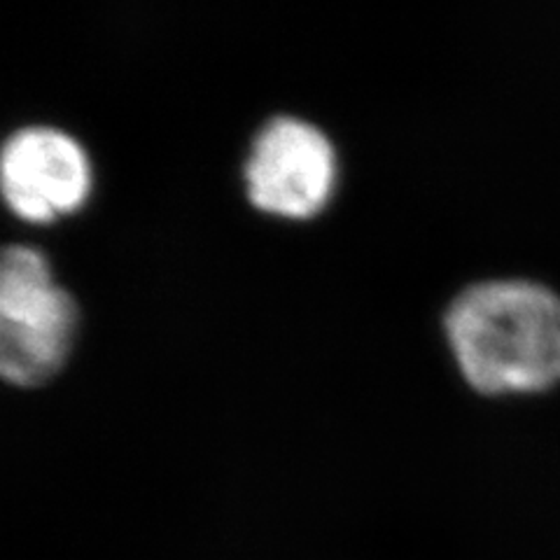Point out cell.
Wrapping results in <instances>:
<instances>
[{"label":"cell","mask_w":560,"mask_h":560,"mask_svg":"<svg viewBox=\"0 0 560 560\" xmlns=\"http://www.w3.org/2000/svg\"><path fill=\"white\" fill-rule=\"evenodd\" d=\"M463 376L481 393H530L560 381V294L530 278L465 288L446 311Z\"/></svg>","instance_id":"1"},{"label":"cell","mask_w":560,"mask_h":560,"mask_svg":"<svg viewBox=\"0 0 560 560\" xmlns=\"http://www.w3.org/2000/svg\"><path fill=\"white\" fill-rule=\"evenodd\" d=\"M75 300L51 280L45 257L8 245L0 261V374L40 385L66 362L75 339Z\"/></svg>","instance_id":"2"},{"label":"cell","mask_w":560,"mask_h":560,"mask_svg":"<svg viewBox=\"0 0 560 560\" xmlns=\"http://www.w3.org/2000/svg\"><path fill=\"white\" fill-rule=\"evenodd\" d=\"M337 178L327 136L296 117H276L261 129L245 164L248 197L283 218H311L327 203Z\"/></svg>","instance_id":"3"},{"label":"cell","mask_w":560,"mask_h":560,"mask_svg":"<svg viewBox=\"0 0 560 560\" xmlns=\"http://www.w3.org/2000/svg\"><path fill=\"white\" fill-rule=\"evenodd\" d=\"M92 189V166L73 136L28 127L3 148V195L16 215L47 222L73 213Z\"/></svg>","instance_id":"4"}]
</instances>
